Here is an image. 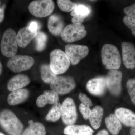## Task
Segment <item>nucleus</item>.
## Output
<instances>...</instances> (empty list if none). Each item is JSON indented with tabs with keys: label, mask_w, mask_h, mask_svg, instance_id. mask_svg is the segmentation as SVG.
<instances>
[{
	"label": "nucleus",
	"mask_w": 135,
	"mask_h": 135,
	"mask_svg": "<svg viewBox=\"0 0 135 135\" xmlns=\"http://www.w3.org/2000/svg\"><path fill=\"white\" fill-rule=\"evenodd\" d=\"M105 123L107 129L113 135H118L122 128L121 123L113 114L105 118Z\"/></svg>",
	"instance_id": "obj_23"
},
{
	"label": "nucleus",
	"mask_w": 135,
	"mask_h": 135,
	"mask_svg": "<svg viewBox=\"0 0 135 135\" xmlns=\"http://www.w3.org/2000/svg\"><path fill=\"white\" fill-rule=\"evenodd\" d=\"M36 49L38 51H41L46 47L48 37L47 35L43 32L38 31L35 38Z\"/></svg>",
	"instance_id": "obj_27"
},
{
	"label": "nucleus",
	"mask_w": 135,
	"mask_h": 135,
	"mask_svg": "<svg viewBox=\"0 0 135 135\" xmlns=\"http://www.w3.org/2000/svg\"><path fill=\"white\" fill-rule=\"evenodd\" d=\"M59 97L57 93L51 90L44 91L36 100V104L39 107H42L47 104L54 105L59 103Z\"/></svg>",
	"instance_id": "obj_19"
},
{
	"label": "nucleus",
	"mask_w": 135,
	"mask_h": 135,
	"mask_svg": "<svg viewBox=\"0 0 135 135\" xmlns=\"http://www.w3.org/2000/svg\"><path fill=\"white\" fill-rule=\"evenodd\" d=\"M0 126L10 135H22L23 125L12 111L3 110L0 112Z\"/></svg>",
	"instance_id": "obj_1"
},
{
	"label": "nucleus",
	"mask_w": 135,
	"mask_h": 135,
	"mask_svg": "<svg viewBox=\"0 0 135 135\" xmlns=\"http://www.w3.org/2000/svg\"><path fill=\"white\" fill-rule=\"evenodd\" d=\"M28 26L30 30L32 32H38L40 27L38 23L35 21L31 22Z\"/></svg>",
	"instance_id": "obj_34"
},
{
	"label": "nucleus",
	"mask_w": 135,
	"mask_h": 135,
	"mask_svg": "<svg viewBox=\"0 0 135 135\" xmlns=\"http://www.w3.org/2000/svg\"><path fill=\"white\" fill-rule=\"evenodd\" d=\"M41 75L42 81L46 83L50 84L57 76L51 70L49 65L44 64L41 66Z\"/></svg>",
	"instance_id": "obj_26"
},
{
	"label": "nucleus",
	"mask_w": 135,
	"mask_h": 135,
	"mask_svg": "<svg viewBox=\"0 0 135 135\" xmlns=\"http://www.w3.org/2000/svg\"><path fill=\"white\" fill-rule=\"evenodd\" d=\"M122 60L125 67L133 70L135 68V46L131 42H124L121 44Z\"/></svg>",
	"instance_id": "obj_12"
},
{
	"label": "nucleus",
	"mask_w": 135,
	"mask_h": 135,
	"mask_svg": "<svg viewBox=\"0 0 135 135\" xmlns=\"http://www.w3.org/2000/svg\"><path fill=\"white\" fill-rule=\"evenodd\" d=\"M102 62L105 68L109 70H118L121 64L119 50L112 44H107L102 47L101 51Z\"/></svg>",
	"instance_id": "obj_2"
},
{
	"label": "nucleus",
	"mask_w": 135,
	"mask_h": 135,
	"mask_svg": "<svg viewBox=\"0 0 135 135\" xmlns=\"http://www.w3.org/2000/svg\"><path fill=\"white\" fill-rule=\"evenodd\" d=\"M79 98L81 102V103L89 107L93 105V103L91 99L87 96L86 94L80 93L79 94Z\"/></svg>",
	"instance_id": "obj_32"
},
{
	"label": "nucleus",
	"mask_w": 135,
	"mask_h": 135,
	"mask_svg": "<svg viewBox=\"0 0 135 135\" xmlns=\"http://www.w3.org/2000/svg\"><path fill=\"white\" fill-rule=\"evenodd\" d=\"M0 135H4V134H3L2 133H0Z\"/></svg>",
	"instance_id": "obj_39"
},
{
	"label": "nucleus",
	"mask_w": 135,
	"mask_h": 135,
	"mask_svg": "<svg viewBox=\"0 0 135 135\" xmlns=\"http://www.w3.org/2000/svg\"><path fill=\"white\" fill-rule=\"evenodd\" d=\"M62 118L63 123L67 126L74 125L77 119V108L71 98H67L62 104Z\"/></svg>",
	"instance_id": "obj_9"
},
{
	"label": "nucleus",
	"mask_w": 135,
	"mask_h": 135,
	"mask_svg": "<svg viewBox=\"0 0 135 135\" xmlns=\"http://www.w3.org/2000/svg\"><path fill=\"white\" fill-rule=\"evenodd\" d=\"M51 70L56 75L62 74L69 69L70 60L65 52L59 49H56L51 52L50 55Z\"/></svg>",
	"instance_id": "obj_3"
},
{
	"label": "nucleus",
	"mask_w": 135,
	"mask_h": 135,
	"mask_svg": "<svg viewBox=\"0 0 135 135\" xmlns=\"http://www.w3.org/2000/svg\"><path fill=\"white\" fill-rule=\"evenodd\" d=\"M34 63V59L31 56L16 55L8 61L7 66L13 72L19 73L31 69Z\"/></svg>",
	"instance_id": "obj_8"
},
{
	"label": "nucleus",
	"mask_w": 135,
	"mask_h": 135,
	"mask_svg": "<svg viewBox=\"0 0 135 135\" xmlns=\"http://www.w3.org/2000/svg\"><path fill=\"white\" fill-rule=\"evenodd\" d=\"M62 112V104L59 103L55 104L49 111L46 116V119L53 122L57 121L61 117Z\"/></svg>",
	"instance_id": "obj_25"
},
{
	"label": "nucleus",
	"mask_w": 135,
	"mask_h": 135,
	"mask_svg": "<svg viewBox=\"0 0 135 135\" xmlns=\"http://www.w3.org/2000/svg\"><path fill=\"white\" fill-rule=\"evenodd\" d=\"M76 86L75 80L70 76H57L50 84L51 90L58 95L70 93Z\"/></svg>",
	"instance_id": "obj_7"
},
{
	"label": "nucleus",
	"mask_w": 135,
	"mask_h": 135,
	"mask_svg": "<svg viewBox=\"0 0 135 135\" xmlns=\"http://www.w3.org/2000/svg\"><path fill=\"white\" fill-rule=\"evenodd\" d=\"M88 91L92 95L100 96L106 92V79L104 77H99L90 80L86 84Z\"/></svg>",
	"instance_id": "obj_13"
},
{
	"label": "nucleus",
	"mask_w": 135,
	"mask_h": 135,
	"mask_svg": "<svg viewBox=\"0 0 135 135\" xmlns=\"http://www.w3.org/2000/svg\"><path fill=\"white\" fill-rule=\"evenodd\" d=\"M29 76L25 74H18L11 78L7 84V89L11 92L15 91L27 86L30 83Z\"/></svg>",
	"instance_id": "obj_16"
},
{
	"label": "nucleus",
	"mask_w": 135,
	"mask_h": 135,
	"mask_svg": "<svg viewBox=\"0 0 135 135\" xmlns=\"http://www.w3.org/2000/svg\"><path fill=\"white\" fill-rule=\"evenodd\" d=\"M55 5L52 0H36L30 3L29 12L34 16L44 18L52 14Z\"/></svg>",
	"instance_id": "obj_6"
},
{
	"label": "nucleus",
	"mask_w": 135,
	"mask_h": 135,
	"mask_svg": "<svg viewBox=\"0 0 135 135\" xmlns=\"http://www.w3.org/2000/svg\"><path fill=\"white\" fill-rule=\"evenodd\" d=\"M104 114V110L102 107H94L92 109L88 119L92 127L97 129L101 126Z\"/></svg>",
	"instance_id": "obj_22"
},
{
	"label": "nucleus",
	"mask_w": 135,
	"mask_h": 135,
	"mask_svg": "<svg viewBox=\"0 0 135 135\" xmlns=\"http://www.w3.org/2000/svg\"><path fill=\"white\" fill-rule=\"evenodd\" d=\"M28 124L29 126L23 131L22 135H46V128L42 123L30 120Z\"/></svg>",
	"instance_id": "obj_24"
},
{
	"label": "nucleus",
	"mask_w": 135,
	"mask_h": 135,
	"mask_svg": "<svg viewBox=\"0 0 135 135\" xmlns=\"http://www.w3.org/2000/svg\"><path fill=\"white\" fill-rule=\"evenodd\" d=\"M126 87L131 101L135 105V79H131L128 80Z\"/></svg>",
	"instance_id": "obj_29"
},
{
	"label": "nucleus",
	"mask_w": 135,
	"mask_h": 135,
	"mask_svg": "<svg viewBox=\"0 0 135 135\" xmlns=\"http://www.w3.org/2000/svg\"><path fill=\"white\" fill-rule=\"evenodd\" d=\"M124 24L131 29L133 35L135 36V18L126 16L123 17Z\"/></svg>",
	"instance_id": "obj_30"
},
{
	"label": "nucleus",
	"mask_w": 135,
	"mask_h": 135,
	"mask_svg": "<svg viewBox=\"0 0 135 135\" xmlns=\"http://www.w3.org/2000/svg\"><path fill=\"white\" fill-rule=\"evenodd\" d=\"M122 73L118 70H111L107 75V87L114 95L118 96L122 90Z\"/></svg>",
	"instance_id": "obj_11"
},
{
	"label": "nucleus",
	"mask_w": 135,
	"mask_h": 135,
	"mask_svg": "<svg viewBox=\"0 0 135 135\" xmlns=\"http://www.w3.org/2000/svg\"><path fill=\"white\" fill-rule=\"evenodd\" d=\"M130 134V135H135V126L131 127Z\"/></svg>",
	"instance_id": "obj_37"
},
{
	"label": "nucleus",
	"mask_w": 135,
	"mask_h": 135,
	"mask_svg": "<svg viewBox=\"0 0 135 135\" xmlns=\"http://www.w3.org/2000/svg\"><path fill=\"white\" fill-rule=\"evenodd\" d=\"M57 3L59 8L65 12L73 11L78 5L75 3L69 0H58Z\"/></svg>",
	"instance_id": "obj_28"
},
{
	"label": "nucleus",
	"mask_w": 135,
	"mask_h": 135,
	"mask_svg": "<svg viewBox=\"0 0 135 135\" xmlns=\"http://www.w3.org/2000/svg\"><path fill=\"white\" fill-rule=\"evenodd\" d=\"M47 26L51 33L55 36H58L61 35L64 28V22L60 16L53 15L49 18Z\"/></svg>",
	"instance_id": "obj_17"
},
{
	"label": "nucleus",
	"mask_w": 135,
	"mask_h": 135,
	"mask_svg": "<svg viewBox=\"0 0 135 135\" xmlns=\"http://www.w3.org/2000/svg\"><path fill=\"white\" fill-rule=\"evenodd\" d=\"M64 133L66 135H92L94 131L87 125H73L66 126Z\"/></svg>",
	"instance_id": "obj_21"
},
{
	"label": "nucleus",
	"mask_w": 135,
	"mask_h": 135,
	"mask_svg": "<svg viewBox=\"0 0 135 135\" xmlns=\"http://www.w3.org/2000/svg\"><path fill=\"white\" fill-rule=\"evenodd\" d=\"M87 33L85 27L82 24L72 23L64 27L60 36L64 41L71 43L83 39Z\"/></svg>",
	"instance_id": "obj_5"
},
{
	"label": "nucleus",
	"mask_w": 135,
	"mask_h": 135,
	"mask_svg": "<svg viewBox=\"0 0 135 135\" xmlns=\"http://www.w3.org/2000/svg\"><path fill=\"white\" fill-rule=\"evenodd\" d=\"M96 135H109L107 131L105 129H103L99 131Z\"/></svg>",
	"instance_id": "obj_36"
},
{
	"label": "nucleus",
	"mask_w": 135,
	"mask_h": 135,
	"mask_svg": "<svg viewBox=\"0 0 135 135\" xmlns=\"http://www.w3.org/2000/svg\"><path fill=\"white\" fill-rule=\"evenodd\" d=\"M38 32H32L29 26L21 28L17 33L16 37L18 45L21 48L26 47L35 38Z\"/></svg>",
	"instance_id": "obj_15"
},
{
	"label": "nucleus",
	"mask_w": 135,
	"mask_h": 135,
	"mask_svg": "<svg viewBox=\"0 0 135 135\" xmlns=\"http://www.w3.org/2000/svg\"><path fill=\"white\" fill-rule=\"evenodd\" d=\"M17 34L13 29L9 28L4 32L1 43V51L3 56L11 58L17 52Z\"/></svg>",
	"instance_id": "obj_4"
},
{
	"label": "nucleus",
	"mask_w": 135,
	"mask_h": 135,
	"mask_svg": "<svg viewBox=\"0 0 135 135\" xmlns=\"http://www.w3.org/2000/svg\"><path fill=\"white\" fill-rule=\"evenodd\" d=\"M123 11L126 16L135 18V3L126 7Z\"/></svg>",
	"instance_id": "obj_33"
},
{
	"label": "nucleus",
	"mask_w": 135,
	"mask_h": 135,
	"mask_svg": "<svg viewBox=\"0 0 135 135\" xmlns=\"http://www.w3.org/2000/svg\"><path fill=\"white\" fill-rule=\"evenodd\" d=\"M91 12L92 9L89 6L77 5V7L71 12V16L73 17L71 20L73 23L82 24L84 19L89 16Z\"/></svg>",
	"instance_id": "obj_20"
},
{
	"label": "nucleus",
	"mask_w": 135,
	"mask_h": 135,
	"mask_svg": "<svg viewBox=\"0 0 135 135\" xmlns=\"http://www.w3.org/2000/svg\"><path fill=\"white\" fill-rule=\"evenodd\" d=\"M2 72V65L1 61H0V76L1 75Z\"/></svg>",
	"instance_id": "obj_38"
},
{
	"label": "nucleus",
	"mask_w": 135,
	"mask_h": 135,
	"mask_svg": "<svg viewBox=\"0 0 135 135\" xmlns=\"http://www.w3.org/2000/svg\"><path fill=\"white\" fill-rule=\"evenodd\" d=\"M89 49L87 46L68 44L65 47V53L73 65H76L88 56Z\"/></svg>",
	"instance_id": "obj_10"
},
{
	"label": "nucleus",
	"mask_w": 135,
	"mask_h": 135,
	"mask_svg": "<svg viewBox=\"0 0 135 135\" xmlns=\"http://www.w3.org/2000/svg\"><path fill=\"white\" fill-rule=\"evenodd\" d=\"M79 110L82 114L84 119H88L92 111V109H90V107L81 103L79 107Z\"/></svg>",
	"instance_id": "obj_31"
},
{
	"label": "nucleus",
	"mask_w": 135,
	"mask_h": 135,
	"mask_svg": "<svg viewBox=\"0 0 135 135\" xmlns=\"http://www.w3.org/2000/svg\"><path fill=\"white\" fill-rule=\"evenodd\" d=\"M30 93L28 89H21L11 92L8 97V103L14 106L23 103L28 99Z\"/></svg>",
	"instance_id": "obj_18"
},
{
	"label": "nucleus",
	"mask_w": 135,
	"mask_h": 135,
	"mask_svg": "<svg viewBox=\"0 0 135 135\" xmlns=\"http://www.w3.org/2000/svg\"><path fill=\"white\" fill-rule=\"evenodd\" d=\"M1 5V2H0ZM5 8V5H3L2 7H0V23L2 22L4 18V9Z\"/></svg>",
	"instance_id": "obj_35"
},
{
	"label": "nucleus",
	"mask_w": 135,
	"mask_h": 135,
	"mask_svg": "<svg viewBox=\"0 0 135 135\" xmlns=\"http://www.w3.org/2000/svg\"><path fill=\"white\" fill-rule=\"evenodd\" d=\"M115 115L125 126L131 127L135 126V113L131 110L120 107L116 109Z\"/></svg>",
	"instance_id": "obj_14"
}]
</instances>
